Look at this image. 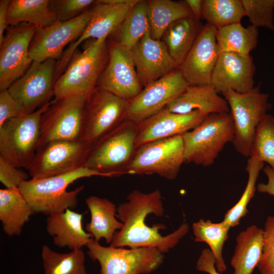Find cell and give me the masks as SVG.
<instances>
[{"mask_svg":"<svg viewBox=\"0 0 274 274\" xmlns=\"http://www.w3.org/2000/svg\"><path fill=\"white\" fill-rule=\"evenodd\" d=\"M27 114L7 90L0 92V126L6 121Z\"/></svg>","mask_w":274,"mask_h":274,"instance_id":"42","label":"cell"},{"mask_svg":"<svg viewBox=\"0 0 274 274\" xmlns=\"http://www.w3.org/2000/svg\"><path fill=\"white\" fill-rule=\"evenodd\" d=\"M85 202L91 216L85 227L86 231L95 241L99 242L104 238L110 244L123 226L116 216L117 207L110 200L94 195L88 197Z\"/></svg>","mask_w":274,"mask_h":274,"instance_id":"25","label":"cell"},{"mask_svg":"<svg viewBox=\"0 0 274 274\" xmlns=\"http://www.w3.org/2000/svg\"><path fill=\"white\" fill-rule=\"evenodd\" d=\"M258 36L257 27H244L241 22L218 28L216 39L219 52L250 55L257 46Z\"/></svg>","mask_w":274,"mask_h":274,"instance_id":"31","label":"cell"},{"mask_svg":"<svg viewBox=\"0 0 274 274\" xmlns=\"http://www.w3.org/2000/svg\"><path fill=\"white\" fill-rule=\"evenodd\" d=\"M56 62L52 59L41 62L33 61L24 74L7 89L27 114L50 102L54 96Z\"/></svg>","mask_w":274,"mask_h":274,"instance_id":"14","label":"cell"},{"mask_svg":"<svg viewBox=\"0 0 274 274\" xmlns=\"http://www.w3.org/2000/svg\"><path fill=\"white\" fill-rule=\"evenodd\" d=\"M178 114L198 111L206 114L229 112L228 104L211 85H189L185 90L165 108Z\"/></svg>","mask_w":274,"mask_h":274,"instance_id":"24","label":"cell"},{"mask_svg":"<svg viewBox=\"0 0 274 274\" xmlns=\"http://www.w3.org/2000/svg\"><path fill=\"white\" fill-rule=\"evenodd\" d=\"M230 228L223 221L213 223L203 219L193 223L192 230L196 242H203L208 245L215 261L217 271L222 273L226 270L222 252L225 242L228 238Z\"/></svg>","mask_w":274,"mask_h":274,"instance_id":"32","label":"cell"},{"mask_svg":"<svg viewBox=\"0 0 274 274\" xmlns=\"http://www.w3.org/2000/svg\"><path fill=\"white\" fill-rule=\"evenodd\" d=\"M263 170L267 178V182L258 184L257 190L259 192L267 193L274 197V170L269 165H266Z\"/></svg>","mask_w":274,"mask_h":274,"instance_id":"44","label":"cell"},{"mask_svg":"<svg viewBox=\"0 0 274 274\" xmlns=\"http://www.w3.org/2000/svg\"><path fill=\"white\" fill-rule=\"evenodd\" d=\"M262 245V229L253 225L239 232L230 261L233 274H252L260 260Z\"/></svg>","mask_w":274,"mask_h":274,"instance_id":"27","label":"cell"},{"mask_svg":"<svg viewBox=\"0 0 274 274\" xmlns=\"http://www.w3.org/2000/svg\"><path fill=\"white\" fill-rule=\"evenodd\" d=\"M260 274H274V216H268L263 229V245L257 266Z\"/></svg>","mask_w":274,"mask_h":274,"instance_id":"40","label":"cell"},{"mask_svg":"<svg viewBox=\"0 0 274 274\" xmlns=\"http://www.w3.org/2000/svg\"><path fill=\"white\" fill-rule=\"evenodd\" d=\"M83 216L68 209L47 216L46 231L52 237L53 244L71 250L86 246L93 238L83 228Z\"/></svg>","mask_w":274,"mask_h":274,"instance_id":"23","label":"cell"},{"mask_svg":"<svg viewBox=\"0 0 274 274\" xmlns=\"http://www.w3.org/2000/svg\"><path fill=\"white\" fill-rule=\"evenodd\" d=\"M185 1L190 9L193 17L197 22H199L202 18L203 1L186 0Z\"/></svg>","mask_w":274,"mask_h":274,"instance_id":"46","label":"cell"},{"mask_svg":"<svg viewBox=\"0 0 274 274\" xmlns=\"http://www.w3.org/2000/svg\"><path fill=\"white\" fill-rule=\"evenodd\" d=\"M92 147L82 140L60 141L39 148L28 169L32 179L70 173L84 167Z\"/></svg>","mask_w":274,"mask_h":274,"instance_id":"11","label":"cell"},{"mask_svg":"<svg viewBox=\"0 0 274 274\" xmlns=\"http://www.w3.org/2000/svg\"><path fill=\"white\" fill-rule=\"evenodd\" d=\"M140 81L145 87L179 68L165 43L152 38L150 29L131 49Z\"/></svg>","mask_w":274,"mask_h":274,"instance_id":"20","label":"cell"},{"mask_svg":"<svg viewBox=\"0 0 274 274\" xmlns=\"http://www.w3.org/2000/svg\"><path fill=\"white\" fill-rule=\"evenodd\" d=\"M234 133L229 112L208 115L196 127L182 134L184 162L212 165L225 145L233 141Z\"/></svg>","mask_w":274,"mask_h":274,"instance_id":"4","label":"cell"},{"mask_svg":"<svg viewBox=\"0 0 274 274\" xmlns=\"http://www.w3.org/2000/svg\"><path fill=\"white\" fill-rule=\"evenodd\" d=\"M36 30L35 26L27 23L7 28L0 44V91L7 90L32 63L29 49Z\"/></svg>","mask_w":274,"mask_h":274,"instance_id":"18","label":"cell"},{"mask_svg":"<svg viewBox=\"0 0 274 274\" xmlns=\"http://www.w3.org/2000/svg\"><path fill=\"white\" fill-rule=\"evenodd\" d=\"M217 28L209 23L203 26L179 68L190 85H211L220 52L216 39Z\"/></svg>","mask_w":274,"mask_h":274,"instance_id":"19","label":"cell"},{"mask_svg":"<svg viewBox=\"0 0 274 274\" xmlns=\"http://www.w3.org/2000/svg\"><path fill=\"white\" fill-rule=\"evenodd\" d=\"M41 257L44 274H87L85 256L81 249L60 253L43 245Z\"/></svg>","mask_w":274,"mask_h":274,"instance_id":"34","label":"cell"},{"mask_svg":"<svg viewBox=\"0 0 274 274\" xmlns=\"http://www.w3.org/2000/svg\"><path fill=\"white\" fill-rule=\"evenodd\" d=\"M87 254L100 266V274H147L163 263V253L156 248L125 249L104 247L93 239Z\"/></svg>","mask_w":274,"mask_h":274,"instance_id":"10","label":"cell"},{"mask_svg":"<svg viewBox=\"0 0 274 274\" xmlns=\"http://www.w3.org/2000/svg\"><path fill=\"white\" fill-rule=\"evenodd\" d=\"M151 36L160 40L168 26L180 19L193 16L185 1L151 0L147 1Z\"/></svg>","mask_w":274,"mask_h":274,"instance_id":"30","label":"cell"},{"mask_svg":"<svg viewBox=\"0 0 274 274\" xmlns=\"http://www.w3.org/2000/svg\"><path fill=\"white\" fill-rule=\"evenodd\" d=\"M188 85L179 68L151 83L129 101L126 120L139 124L164 109Z\"/></svg>","mask_w":274,"mask_h":274,"instance_id":"15","label":"cell"},{"mask_svg":"<svg viewBox=\"0 0 274 274\" xmlns=\"http://www.w3.org/2000/svg\"><path fill=\"white\" fill-rule=\"evenodd\" d=\"M245 16L241 0H204L202 18L217 28L239 23Z\"/></svg>","mask_w":274,"mask_h":274,"instance_id":"35","label":"cell"},{"mask_svg":"<svg viewBox=\"0 0 274 274\" xmlns=\"http://www.w3.org/2000/svg\"><path fill=\"white\" fill-rule=\"evenodd\" d=\"M196 268L209 274H220L216 269L213 254L208 248L202 250L196 263Z\"/></svg>","mask_w":274,"mask_h":274,"instance_id":"43","label":"cell"},{"mask_svg":"<svg viewBox=\"0 0 274 274\" xmlns=\"http://www.w3.org/2000/svg\"><path fill=\"white\" fill-rule=\"evenodd\" d=\"M208 115L198 111L178 114L164 108L138 124L136 147L151 142L183 134L196 127Z\"/></svg>","mask_w":274,"mask_h":274,"instance_id":"22","label":"cell"},{"mask_svg":"<svg viewBox=\"0 0 274 274\" xmlns=\"http://www.w3.org/2000/svg\"><path fill=\"white\" fill-rule=\"evenodd\" d=\"M109 56L97 87L130 101L143 87L135 69L132 51L118 42L107 39Z\"/></svg>","mask_w":274,"mask_h":274,"instance_id":"13","label":"cell"},{"mask_svg":"<svg viewBox=\"0 0 274 274\" xmlns=\"http://www.w3.org/2000/svg\"><path fill=\"white\" fill-rule=\"evenodd\" d=\"M198 22L193 16L180 19L170 24L162 36V41L178 67L184 61L198 34Z\"/></svg>","mask_w":274,"mask_h":274,"instance_id":"29","label":"cell"},{"mask_svg":"<svg viewBox=\"0 0 274 274\" xmlns=\"http://www.w3.org/2000/svg\"><path fill=\"white\" fill-rule=\"evenodd\" d=\"M149 29L147 1L138 0L120 27L109 38L132 49Z\"/></svg>","mask_w":274,"mask_h":274,"instance_id":"33","label":"cell"},{"mask_svg":"<svg viewBox=\"0 0 274 274\" xmlns=\"http://www.w3.org/2000/svg\"><path fill=\"white\" fill-rule=\"evenodd\" d=\"M128 103L97 87L87 99L82 140L92 147L126 120Z\"/></svg>","mask_w":274,"mask_h":274,"instance_id":"12","label":"cell"},{"mask_svg":"<svg viewBox=\"0 0 274 274\" xmlns=\"http://www.w3.org/2000/svg\"><path fill=\"white\" fill-rule=\"evenodd\" d=\"M246 165L248 179L245 190L239 200L225 214L223 221L230 228L237 226L241 219L248 213L247 207L256 190V184L263 162L251 155Z\"/></svg>","mask_w":274,"mask_h":274,"instance_id":"36","label":"cell"},{"mask_svg":"<svg viewBox=\"0 0 274 274\" xmlns=\"http://www.w3.org/2000/svg\"><path fill=\"white\" fill-rule=\"evenodd\" d=\"M164 212L159 190L150 193H143L138 189L133 190L128 195L127 201L117 208L116 216L123 226L116 233L110 246L127 247L130 249L152 248L163 254L167 252L187 234L189 227L184 222L172 233L162 236L159 230L165 229L164 225L155 224L149 226L146 224L148 215L153 214L161 217Z\"/></svg>","mask_w":274,"mask_h":274,"instance_id":"1","label":"cell"},{"mask_svg":"<svg viewBox=\"0 0 274 274\" xmlns=\"http://www.w3.org/2000/svg\"><path fill=\"white\" fill-rule=\"evenodd\" d=\"M251 155L274 170V117L267 114L258 126Z\"/></svg>","mask_w":274,"mask_h":274,"instance_id":"37","label":"cell"},{"mask_svg":"<svg viewBox=\"0 0 274 274\" xmlns=\"http://www.w3.org/2000/svg\"><path fill=\"white\" fill-rule=\"evenodd\" d=\"M101 174L83 167L64 175L43 178L32 179L22 182L19 189L31 207L34 214L47 216L74 209L78 204V196L83 190L82 185L71 191L67 187L76 180Z\"/></svg>","mask_w":274,"mask_h":274,"instance_id":"2","label":"cell"},{"mask_svg":"<svg viewBox=\"0 0 274 274\" xmlns=\"http://www.w3.org/2000/svg\"><path fill=\"white\" fill-rule=\"evenodd\" d=\"M138 0H101L92 8L91 19L81 36L68 45L59 61L60 67L67 66L78 47L85 41L108 39L122 24Z\"/></svg>","mask_w":274,"mask_h":274,"instance_id":"17","label":"cell"},{"mask_svg":"<svg viewBox=\"0 0 274 274\" xmlns=\"http://www.w3.org/2000/svg\"><path fill=\"white\" fill-rule=\"evenodd\" d=\"M138 124L125 120L92 147L84 167L102 177L126 174V168L136 150Z\"/></svg>","mask_w":274,"mask_h":274,"instance_id":"5","label":"cell"},{"mask_svg":"<svg viewBox=\"0 0 274 274\" xmlns=\"http://www.w3.org/2000/svg\"><path fill=\"white\" fill-rule=\"evenodd\" d=\"M96 3L93 0H52L49 1V7L57 20L66 21L90 10Z\"/></svg>","mask_w":274,"mask_h":274,"instance_id":"39","label":"cell"},{"mask_svg":"<svg viewBox=\"0 0 274 274\" xmlns=\"http://www.w3.org/2000/svg\"><path fill=\"white\" fill-rule=\"evenodd\" d=\"M87 99L75 94L50 101L41 117L38 149L52 142L82 140Z\"/></svg>","mask_w":274,"mask_h":274,"instance_id":"8","label":"cell"},{"mask_svg":"<svg viewBox=\"0 0 274 274\" xmlns=\"http://www.w3.org/2000/svg\"><path fill=\"white\" fill-rule=\"evenodd\" d=\"M49 4V0L10 1L7 12L8 25L14 27L22 23H27L36 28L51 25L57 19L50 9Z\"/></svg>","mask_w":274,"mask_h":274,"instance_id":"28","label":"cell"},{"mask_svg":"<svg viewBox=\"0 0 274 274\" xmlns=\"http://www.w3.org/2000/svg\"><path fill=\"white\" fill-rule=\"evenodd\" d=\"M255 72L256 67L251 55L222 53L214 70L211 85L218 93L223 94L229 90L247 92L255 87Z\"/></svg>","mask_w":274,"mask_h":274,"instance_id":"21","label":"cell"},{"mask_svg":"<svg viewBox=\"0 0 274 274\" xmlns=\"http://www.w3.org/2000/svg\"><path fill=\"white\" fill-rule=\"evenodd\" d=\"M91 15L92 8L73 19L57 20L48 27L36 28L29 49L31 59L39 62L49 59L59 60L64 47L81 36Z\"/></svg>","mask_w":274,"mask_h":274,"instance_id":"16","label":"cell"},{"mask_svg":"<svg viewBox=\"0 0 274 274\" xmlns=\"http://www.w3.org/2000/svg\"><path fill=\"white\" fill-rule=\"evenodd\" d=\"M50 104L0 126L1 157L17 167L28 169L38 147L41 117Z\"/></svg>","mask_w":274,"mask_h":274,"instance_id":"7","label":"cell"},{"mask_svg":"<svg viewBox=\"0 0 274 274\" xmlns=\"http://www.w3.org/2000/svg\"><path fill=\"white\" fill-rule=\"evenodd\" d=\"M222 94L233 120L234 148L242 155L249 157L257 128L270 107L268 95L261 92L259 85L245 93L229 90Z\"/></svg>","mask_w":274,"mask_h":274,"instance_id":"6","label":"cell"},{"mask_svg":"<svg viewBox=\"0 0 274 274\" xmlns=\"http://www.w3.org/2000/svg\"><path fill=\"white\" fill-rule=\"evenodd\" d=\"M245 16L251 25L257 27L274 29V0H241Z\"/></svg>","mask_w":274,"mask_h":274,"instance_id":"38","label":"cell"},{"mask_svg":"<svg viewBox=\"0 0 274 274\" xmlns=\"http://www.w3.org/2000/svg\"><path fill=\"white\" fill-rule=\"evenodd\" d=\"M107 39L93 40L80 52L76 51L66 68L55 81L54 99L75 94L88 98L97 88L108 62Z\"/></svg>","mask_w":274,"mask_h":274,"instance_id":"3","label":"cell"},{"mask_svg":"<svg viewBox=\"0 0 274 274\" xmlns=\"http://www.w3.org/2000/svg\"><path fill=\"white\" fill-rule=\"evenodd\" d=\"M28 180V175L0 156V181L6 188H18L20 184Z\"/></svg>","mask_w":274,"mask_h":274,"instance_id":"41","label":"cell"},{"mask_svg":"<svg viewBox=\"0 0 274 274\" xmlns=\"http://www.w3.org/2000/svg\"><path fill=\"white\" fill-rule=\"evenodd\" d=\"M34 213L19 188L0 189V221L5 234L19 235Z\"/></svg>","mask_w":274,"mask_h":274,"instance_id":"26","label":"cell"},{"mask_svg":"<svg viewBox=\"0 0 274 274\" xmlns=\"http://www.w3.org/2000/svg\"><path fill=\"white\" fill-rule=\"evenodd\" d=\"M10 0L0 1V44L4 39V32L8 28L7 12Z\"/></svg>","mask_w":274,"mask_h":274,"instance_id":"45","label":"cell"},{"mask_svg":"<svg viewBox=\"0 0 274 274\" xmlns=\"http://www.w3.org/2000/svg\"><path fill=\"white\" fill-rule=\"evenodd\" d=\"M184 162L182 134L151 142L136 148L125 173L157 175L168 180L175 179Z\"/></svg>","mask_w":274,"mask_h":274,"instance_id":"9","label":"cell"}]
</instances>
